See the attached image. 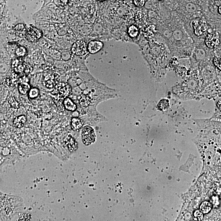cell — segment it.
Wrapping results in <instances>:
<instances>
[{
    "label": "cell",
    "instance_id": "cell-1",
    "mask_svg": "<svg viewBox=\"0 0 221 221\" xmlns=\"http://www.w3.org/2000/svg\"><path fill=\"white\" fill-rule=\"evenodd\" d=\"M82 138L83 143L86 146L94 143L96 135L93 128L89 126L84 127L82 131Z\"/></svg>",
    "mask_w": 221,
    "mask_h": 221
},
{
    "label": "cell",
    "instance_id": "cell-2",
    "mask_svg": "<svg viewBox=\"0 0 221 221\" xmlns=\"http://www.w3.org/2000/svg\"><path fill=\"white\" fill-rule=\"evenodd\" d=\"M220 37L218 32H215L208 34L205 38L206 44L207 47L211 49H217L220 44Z\"/></svg>",
    "mask_w": 221,
    "mask_h": 221
},
{
    "label": "cell",
    "instance_id": "cell-3",
    "mask_svg": "<svg viewBox=\"0 0 221 221\" xmlns=\"http://www.w3.org/2000/svg\"><path fill=\"white\" fill-rule=\"evenodd\" d=\"M43 33L41 30L35 27H30L27 30L25 37L30 42H35L37 41L42 37Z\"/></svg>",
    "mask_w": 221,
    "mask_h": 221
},
{
    "label": "cell",
    "instance_id": "cell-4",
    "mask_svg": "<svg viewBox=\"0 0 221 221\" xmlns=\"http://www.w3.org/2000/svg\"><path fill=\"white\" fill-rule=\"evenodd\" d=\"M87 48L86 43L82 40L76 41L72 45L71 51L74 54L78 56H82L86 54L87 52Z\"/></svg>",
    "mask_w": 221,
    "mask_h": 221
},
{
    "label": "cell",
    "instance_id": "cell-5",
    "mask_svg": "<svg viewBox=\"0 0 221 221\" xmlns=\"http://www.w3.org/2000/svg\"><path fill=\"white\" fill-rule=\"evenodd\" d=\"M12 67L17 73H21L25 72H28L30 67L29 65L20 59H15L12 63Z\"/></svg>",
    "mask_w": 221,
    "mask_h": 221
},
{
    "label": "cell",
    "instance_id": "cell-6",
    "mask_svg": "<svg viewBox=\"0 0 221 221\" xmlns=\"http://www.w3.org/2000/svg\"><path fill=\"white\" fill-rule=\"evenodd\" d=\"M193 25L194 32L197 36L201 35L207 29V24L202 20H195L193 22Z\"/></svg>",
    "mask_w": 221,
    "mask_h": 221
},
{
    "label": "cell",
    "instance_id": "cell-7",
    "mask_svg": "<svg viewBox=\"0 0 221 221\" xmlns=\"http://www.w3.org/2000/svg\"><path fill=\"white\" fill-rule=\"evenodd\" d=\"M103 43L98 41H92L88 43L87 50L91 54L98 53L103 47Z\"/></svg>",
    "mask_w": 221,
    "mask_h": 221
},
{
    "label": "cell",
    "instance_id": "cell-8",
    "mask_svg": "<svg viewBox=\"0 0 221 221\" xmlns=\"http://www.w3.org/2000/svg\"><path fill=\"white\" fill-rule=\"evenodd\" d=\"M59 94L62 98H67L70 94V87L68 84L62 83L58 85L57 88Z\"/></svg>",
    "mask_w": 221,
    "mask_h": 221
},
{
    "label": "cell",
    "instance_id": "cell-9",
    "mask_svg": "<svg viewBox=\"0 0 221 221\" xmlns=\"http://www.w3.org/2000/svg\"><path fill=\"white\" fill-rule=\"evenodd\" d=\"M65 143L69 151H74L77 149V143L71 135L67 136L65 140Z\"/></svg>",
    "mask_w": 221,
    "mask_h": 221
},
{
    "label": "cell",
    "instance_id": "cell-10",
    "mask_svg": "<svg viewBox=\"0 0 221 221\" xmlns=\"http://www.w3.org/2000/svg\"><path fill=\"white\" fill-rule=\"evenodd\" d=\"M57 76L55 74L50 75L46 77V86L48 88H52L56 85L57 82Z\"/></svg>",
    "mask_w": 221,
    "mask_h": 221
},
{
    "label": "cell",
    "instance_id": "cell-11",
    "mask_svg": "<svg viewBox=\"0 0 221 221\" xmlns=\"http://www.w3.org/2000/svg\"><path fill=\"white\" fill-rule=\"evenodd\" d=\"M26 121V118L24 115L18 116L14 120L13 124L16 128H21L23 127Z\"/></svg>",
    "mask_w": 221,
    "mask_h": 221
},
{
    "label": "cell",
    "instance_id": "cell-12",
    "mask_svg": "<svg viewBox=\"0 0 221 221\" xmlns=\"http://www.w3.org/2000/svg\"><path fill=\"white\" fill-rule=\"evenodd\" d=\"M15 31L18 36L20 37H25L27 30L24 25L22 23L17 24L15 26L14 28Z\"/></svg>",
    "mask_w": 221,
    "mask_h": 221
},
{
    "label": "cell",
    "instance_id": "cell-13",
    "mask_svg": "<svg viewBox=\"0 0 221 221\" xmlns=\"http://www.w3.org/2000/svg\"><path fill=\"white\" fill-rule=\"evenodd\" d=\"M64 106L67 110L73 112L76 109L77 106L69 98H65L64 101Z\"/></svg>",
    "mask_w": 221,
    "mask_h": 221
},
{
    "label": "cell",
    "instance_id": "cell-14",
    "mask_svg": "<svg viewBox=\"0 0 221 221\" xmlns=\"http://www.w3.org/2000/svg\"><path fill=\"white\" fill-rule=\"evenodd\" d=\"M83 122L81 120L77 117H73L71 119V126L72 130H78L83 127Z\"/></svg>",
    "mask_w": 221,
    "mask_h": 221
},
{
    "label": "cell",
    "instance_id": "cell-15",
    "mask_svg": "<svg viewBox=\"0 0 221 221\" xmlns=\"http://www.w3.org/2000/svg\"><path fill=\"white\" fill-rule=\"evenodd\" d=\"M212 209V205L209 202L204 201L200 207V211L203 214H207L211 211Z\"/></svg>",
    "mask_w": 221,
    "mask_h": 221
},
{
    "label": "cell",
    "instance_id": "cell-16",
    "mask_svg": "<svg viewBox=\"0 0 221 221\" xmlns=\"http://www.w3.org/2000/svg\"><path fill=\"white\" fill-rule=\"evenodd\" d=\"M30 89L29 84L27 83H21L19 86V91L22 94L25 95L27 93Z\"/></svg>",
    "mask_w": 221,
    "mask_h": 221
},
{
    "label": "cell",
    "instance_id": "cell-17",
    "mask_svg": "<svg viewBox=\"0 0 221 221\" xmlns=\"http://www.w3.org/2000/svg\"><path fill=\"white\" fill-rule=\"evenodd\" d=\"M158 108L161 111H165L167 110L169 107V102L167 99H162L160 100L158 104Z\"/></svg>",
    "mask_w": 221,
    "mask_h": 221
},
{
    "label": "cell",
    "instance_id": "cell-18",
    "mask_svg": "<svg viewBox=\"0 0 221 221\" xmlns=\"http://www.w3.org/2000/svg\"><path fill=\"white\" fill-rule=\"evenodd\" d=\"M128 33L130 37L135 38L138 34V30L137 27L132 25L130 26L128 30Z\"/></svg>",
    "mask_w": 221,
    "mask_h": 221
},
{
    "label": "cell",
    "instance_id": "cell-19",
    "mask_svg": "<svg viewBox=\"0 0 221 221\" xmlns=\"http://www.w3.org/2000/svg\"><path fill=\"white\" fill-rule=\"evenodd\" d=\"M80 103L82 106L87 107L91 103L90 98L86 95H84L80 98Z\"/></svg>",
    "mask_w": 221,
    "mask_h": 221
},
{
    "label": "cell",
    "instance_id": "cell-20",
    "mask_svg": "<svg viewBox=\"0 0 221 221\" xmlns=\"http://www.w3.org/2000/svg\"><path fill=\"white\" fill-rule=\"evenodd\" d=\"M27 53L26 49L24 47H19L16 49L15 53L16 55L18 57H23L26 55Z\"/></svg>",
    "mask_w": 221,
    "mask_h": 221
},
{
    "label": "cell",
    "instance_id": "cell-21",
    "mask_svg": "<svg viewBox=\"0 0 221 221\" xmlns=\"http://www.w3.org/2000/svg\"><path fill=\"white\" fill-rule=\"evenodd\" d=\"M17 81L16 77H9L5 79L4 80V84L7 86H12V84H14Z\"/></svg>",
    "mask_w": 221,
    "mask_h": 221
},
{
    "label": "cell",
    "instance_id": "cell-22",
    "mask_svg": "<svg viewBox=\"0 0 221 221\" xmlns=\"http://www.w3.org/2000/svg\"><path fill=\"white\" fill-rule=\"evenodd\" d=\"M8 102L13 108L18 109L20 107V104L14 97H9L8 99Z\"/></svg>",
    "mask_w": 221,
    "mask_h": 221
},
{
    "label": "cell",
    "instance_id": "cell-23",
    "mask_svg": "<svg viewBox=\"0 0 221 221\" xmlns=\"http://www.w3.org/2000/svg\"><path fill=\"white\" fill-rule=\"evenodd\" d=\"M39 94V90L36 88H32L29 92V96L31 99L37 98Z\"/></svg>",
    "mask_w": 221,
    "mask_h": 221
},
{
    "label": "cell",
    "instance_id": "cell-24",
    "mask_svg": "<svg viewBox=\"0 0 221 221\" xmlns=\"http://www.w3.org/2000/svg\"><path fill=\"white\" fill-rule=\"evenodd\" d=\"M204 214L200 211L196 210L194 213V219L195 221H200L203 219Z\"/></svg>",
    "mask_w": 221,
    "mask_h": 221
},
{
    "label": "cell",
    "instance_id": "cell-25",
    "mask_svg": "<svg viewBox=\"0 0 221 221\" xmlns=\"http://www.w3.org/2000/svg\"><path fill=\"white\" fill-rule=\"evenodd\" d=\"M213 63L218 69L221 70V56H216L213 59Z\"/></svg>",
    "mask_w": 221,
    "mask_h": 221
},
{
    "label": "cell",
    "instance_id": "cell-26",
    "mask_svg": "<svg viewBox=\"0 0 221 221\" xmlns=\"http://www.w3.org/2000/svg\"><path fill=\"white\" fill-rule=\"evenodd\" d=\"M133 2L135 5L138 7H143L146 3V1H134Z\"/></svg>",
    "mask_w": 221,
    "mask_h": 221
},
{
    "label": "cell",
    "instance_id": "cell-27",
    "mask_svg": "<svg viewBox=\"0 0 221 221\" xmlns=\"http://www.w3.org/2000/svg\"><path fill=\"white\" fill-rule=\"evenodd\" d=\"M217 107L218 108L221 110V100L219 101L217 103Z\"/></svg>",
    "mask_w": 221,
    "mask_h": 221
},
{
    "label": "cell",
    "instance_id": "cell-28",
    "mask_svg": "<svg viewBox=\"0 0 221 221\" xmlns=\"http://www.w3.org/2000/svg\"><path fill=\"white\" fill-rule=\"evenodd\" d=\"M218 12L220 14H221V5L218 8Z\"/></svg>",
    "mask_w": 221,
    "mask_h": 221
}]
</instances>
